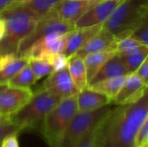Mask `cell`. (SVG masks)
<instances>
[{
	"mask_svg": "<svg viewBox=\"0 0 148 147\" xmlns=\"http://www.w3.org/2000/svg\"><path fill=\"white\" fill-rule=\"evenodd\" d=\"M148 115V87L136 101L117 105L97 126L98 147H135L138 132Z\"/></svg>",
	"mask_w": 148,
	"mask_h": 147,
	"instance_id": "1",
	"label": "cell"
},
{
	"mask_svg": "<svg viewBox=\"0 0 148 147\" xmlns=\"http://www.w3.org/2000/svg\"><path fill=\"white\" fill-rule=\"evenodd\" d=\"M6 21L7 31L0 42V55L16 53L20 42L29 36L42 18L24 4L12 6L0 13Z\"/></svg>",
	"mask_w": 148,
	"mask_h": 147,
	"instance_id": "2",
	"label": "cell"
},
{
	"mask_svg": "<svg viewBox=\"0 0 148 147\" xmlns=\"http://www.w3.org/2000/svg\"><path fill=\"white\" fill-rule=\"evenodd\" d=\"M148 11V0H123L102 29L112 32L117 39L130 36Z\"/></svg>",
	"mask_w": 148,
	"mask_h": 147,
	"instance_id": "3",
	"label": "cell"
},
{
	"mask_svg": "<svg viewBox=\"0 0 148 147\" xmlns=\"http://www.w3.org/2000/svg\"><path fill=\"white\" fill-rule=\"evenodd\" d=\"M62 101L49 90H38L34 93L30 101L10 119L22 131L41 128L45 116Z\"/></svg>",
	"mask_w": 148,
	"mask_h": 147,
	"instance_id": "4",
	"label": "cell"
},
{
	"mask_svg": "<svg viewBox=\"0 0 148 147\" xmlns=\"http://www.w3.org/2000/svg\"><path fill=\"white\" fill-rule=\"evenodd\" d=\"M78 112L77 94L62 99L44 118L40 133L49 147H58L63 133Z\"/></svg>",
	"mask_w": 148,
	"mask_h": 147,
	"instance_id": "5",
	"label": "cell"
},
{
	"mask_svg": "<svg viewBox=\"0 0 148 147\" xmlns=\"http://www.w3.org/2000/svg\"><path fill=\"white\" fill-rule=\"evenodd\" d=\"M110 109L108 105L93 111H78L66 128L58 147L78 146L81 140L100 124Z\"/></svg>",
	"mask_w": 148,
	"mask_h": 147,
	"instance_id": "6",
	"label": "cell"
},
{
	"mask_svg": "<svg viewBox=\"0 0 148 147\" xmlns=\"http://www.w3.org/2000/svg\"><path fill=\"white\" fill-rule=\"evenodd\" d=\"M75 23L63 20L56 16V14L44 16L38 22L33 31L20 42L16 55L17 56H20L34 42L49 35H65L75 30Z\"/></svg>",
	"mask_w": 148,
	"mask_h": 147,
	"instance_id": "7",
	"label": "cell"
},
{
	"mask_svg": "<svg viewBox=\"0 0 148 147\" xmlns=\"http://www.w3.org/2000/svg\"><path fill=\"white\" fill-rule=\"evenodd\" d=\"M30 88L6 87L0 92V116L10 118L23 108L33 97Z\"/></svg>",
	"mask_w": 148,
	"mask_h": 147,
	"instance_id": "8",
	"label": "cell"
},
{
	"mask_svg": "<svg viewBox=\"0 0 148 147\" xmlns=\"http://www.w3.org/2000/svg\"><path fill=\"white\" fill-rule=\"evenodd\" d=\"M39 90H49L62 100L76 95L80 92L71 78L68 67L61 71L51 73Z\"/></svg>",
	"mask_w": 148,
	"mask_h": 147,
	"instance_id": "9",
	"label": "cell"
},
{
	"mask_svg": "<svg viewBox=\"0 0 148 147\" xmlns=\"http://www.w3.org/2000/svg\"><path fill=\"white\" fill-rule=\"evenodd\" d=\"M123 0H101L75 22L76 29L103 24Z\"/></svg>",
	"mask_w": 148,
	"mask_h": 147,
	"instance_id": "10",
	"label": "cell"
},
{
	"mask_svg": "<svg viewBox=\"0 0 148 147\" xmlns=\"http://www.w3.org/2000/svg\"><path fill=\"white\" fill-rule=\"evenodd\" d=\"M117 43V37L112 32L101 28V30L92 38H90L86 44L75 55L84 58L86 55L96 52L116 51Z\"/></svg>",
	"mask_w": 148,
	"mask_h": 147,
	"instance_id": "11",
	"label": "cell"
},
{
	"mask_svg": "<svg viewBox=\"0 0 148 147\" xmlns=\"http://www.w3.org/2000/svg\"><path fill=\"white\" fill-rule=\"evenodd\" d=\"M98 2L90 0H61L54 10L58 17L74 23Z\"/></svg>",
	"mask_w": 148,
	"mask_h": 147,
	"instance_id": "12",
	"label": "cell"
},
{
	"mask_svg": "<svg viewBox=\"0 0 148 147\" xmlns=\"http://www.w3.org/2000/svg\"><path fill=\"white\" fill-rule=\"evenodd\" d=\"M147 88V86L145 85L136 73L129 74L127 75L123 86L112 103L115 105H123L133 102L144 94Z\"/></svg>",
	"mask_w": 148,
	"mask_h": 147,
	"instance_id": "13",
	"label": "cell"
},
{
	"mask_svg": "<svg viewBox=\"0 0 148 147\" xmlns=\"http://www.w3.org/2000/svg\"><path fill=\"white\" fill-rule=\"evenodd\" d=\"M101 28L102 24H98L91 27L75 29V30L68 33L67 46L63 54H65L68 57L75 55L86 44L90 38L97 34Z\"/></svg>",
	"mask_w": 148,
	"mask_h": 147,
	"instance_id": "14",
	"label": "cell"
},
{
	"mask_svg": "<svg viewBox=\"0 0 148 147\" xmlns=\"http://www.w3.org/2000/svg\"><path fill=\"white\" fill-rule=\"evenodd\" d=\"M111 104L105 94L87 87L77 94V107L79 112L93 111Z\"/></svg>",
	"mask_w": 148,
	"mask_h": 147,
	"instance_id": "15",
	"label": "cell"
},
{
	"mask_svg": "<svg viewBox=\"0 0 148 147\" xmlns=\"http://www.w3.org/2000/svg\"><path fill=\"white\" fill-rule=\"evenodd\" d=\"M128 75L129 73L126 68L122 59L118 54H116L101 67V68L96 74V75L91 80L88 86H90L92 84L107 79L115 78L119 76H126Z\"/></svg>",
	"mask_w": 148,
	"mask_h": 147,
	"instance_id": "16",
	"label": "cell"
},
{
	"mask_svg": "<svg viewBox=\"0 0 148 147\" xmlns=\"http://www.w3.org/2000/svg\"><path fill=\"white\" fill-rule=\"evenodd\" d=\"M116 54V51H101L89 54L83 58L88 83L96 75L101 67Z\"/></svg>",
	"mask_w": 148,
	"mask_h": 147,
	"instance_id": "17",
	"label": "cell"
},
{
	"mask_svg": "<svg viewBox=\"0 0 148 147\" xmlns=\"http://www.w3.org/2000/svg\"><path fill=\"white\" fill-rule=\"evenodd\" d=\"M68 68L74 83L79 91L88 87V81L83 58L76 55H71L69 57Z\"/></svg>",
	"mask_w": 148,
	"mask_h": 147,
	"instance_id": "18",
	"label": "cell"
},
{
	"mask_svg": "<svg viewBox=\"0 0 148 147\" xmlns=\"http://www.w3.org/2000/svg\"><path fill=\"white\" fill-rule=\"evenodd\" d=\"M126 77H127V75L107 79V80L96 82V83L92 84L88 87L95 91L100 92V93L105 94L106 96H108L109 98V100L111 101V104H112L113 101L114 100V98L118 94L119 91L121 90V87L123 86Z\"/></svg>",
	"mask_w": 148,
	"mask_h": 147,
	"instance_id": "19",
	"label": "cell"
},
{
	"mask_svg": "<svg viewBox=\"0 0 148 147\" xmlns=\"http://www.w3.org/2000/svg\"><path fill=\"white\" fill-rule=\"evenodd\" d=\"M36 81L29 64H27L8 81L7 86L11 88H30Z\"/></svg>",
	"mask_w": 148,
	"mask_h": 147,
	"instance_id": "20",
	"label": "cell"
},
{
	"mask_svg": "<svg viewBox=\"0 0 148 147\" xmlns=\"http://www.w3.org/2000/svg\"><path fill=\"white\" fill-rule=\"evenodd\" d=\"M29 59L25 56H18L13 62L8 63L0 70V85L7 86L8 81L15 76L23 67L29 64Z\"/></svg>",
	"mask_w": 148,
	"mask_h": 147,
	"instance_id": "21",
	"label": "cell"
},
{
	"mask_svg": "<svg viewBox=\"0 0 148 147\" xmlns=\"http://www.w3.org/2000/svg\"><path fill=\"white\" fill-rule=\"evenodd\" d=\"M148 55V46L143 45L137 52L121 57L129 74L135 73Z\"/></svg>",
	"mask_w": 148,
	"mask_h": 147,
	"instance_id": "22",
	"label": "cell"
},
{
	"mask_svg": "<svg viewBox=\"0 0 148 147\" xmlns=\"http://www.w3.org/2000/svg\"><path fill=\"white\" fill-rule=\"evenodd\" d=\"M61 0H30L24 4L41 17L54 14V10Z\"/></svg>",
	"mask_w": 148,
	"mask_h": 147,
	"instance_id": "23",
	"label": "cell"
},
{
	"mask_svg": "<svg viewBox=\"0 0 148 147\" xmlns=\"http://www.w3.org/2000/svg\"><path fill=\"white\" fill-rule=\"evenodd\" d=\"M143 45L144 44L140 43L134 38L127 36L118 40L116 51L121 57H123L137 52Z\"/></svg>",
	"mask_w": 148,
	"mask_h": 147,
	"instance_id": "24",
	"label": "cell"
},
{
	"mask_svg": "<svg viewBox=\"0 0 148 147\" xmlns=\"http://www.w3.org/2000/svg\"><path fill=\"white\" fill-rule=\"evenodd\" d=\"M29 64L36 81L46 75H49L53 72L52 66L46 59H29Z\"/></svg>",
	"mask_w": 148,
	"mask_h": 147,
	"instance_id": "25",
	"label": "cell"
},
{
	"mask_svg": "<svg viewBox=\"0 0 148 147\" xmlns=\"http://www.w3.org/2000/svg\"><path fill=\"white\" fill-rule=\"evenodd\" d=\"M45 59L52 66L53 72L61 71V70L66 68L69 64V57L63 53L51 54V55H47Z\"/></svg>",
	"mask_w": 148,
	"mask_h": 147,
	"instance_id": "26",
	"label": "cell"
},
{
	"mask_svg": "<svg viewBox=\"0 0 148 147\" xmlns=\"http://www.w3.org/2000/svg\"><path fill=\"white\" fill-rule=\"evenodd\" d=\"M140 43L148 46V11L139 27L130 36Z\"/></svg>",
	"mask_w": 148,
	"mask_h": 147,
	"instance_id": "27",
	"label": "cell"
},
{
	"mask_svg": "<svg viewBox=\"0 0 148 147\" xmlns=\"http://www.w3.org/2000/svg\"><path fill=\"white\" fill-rule=\"evenodd\" d=\"M22 129L16 125L10 118H3L0 120V141L2 139L13 133H21Z\"/></svg>",
	"mask_w": 148,
	"mask_h": 147,
	"instance_id": "28",
	"label": "cell"
},
{
	"mask_svg": "<svg viewBox=\"0 0 148 147\" xmlns=\"http://www.w3.org/2000/svg\"><path fill=\"white\" fill-rule=\"evenodd\" d=\"M148 141V115L142 123L135 140V147H142Z\"/></svg>",
	"mask_w": 148,
	"mask_h": 147,
	"instance_id": "29",
	"label": "cell"
},
{
	"mask_svg": "<svg viewBox=\"0 0 148 147\" xmlns=\"http://www.w3.org/2000/svg\"><path fill=\"white\" fill-rule=\"evenodd\" d=\"M77 147H98L97 145V126L90 131L79 143Z\"/></svg>",
	"mask_w": 148,
	"mask_h": 147,
	"instance_id": "30",
	"label": "cell"
},
{
	"mask_svg": "<svg viewBox=\"0 0 148 147\" xmlns=\"http://www.w3.org/2000/svg\"><path fill=\"white\" fill-rule=\"evenodd\" d=\"M19 133H13L5 136L1 141V147H19Z\"/></svg>",
	"mask_w": 148,
	"mask_h": 147,
	"instance_id": "31",
	"label": "cell"
},
{
	"mask_svg": "<svg viewBox=\"0 0 148 147\" xmlns=\"http://www.w3.org/2000/svg\"><path fill=\"white\" fill-rule=\"evenodd\" d=\"M135 73L140 76L145 85L148 87V55Z\"/></svg>",
	"mask_w": 148,
	"mask_h": 147,
	"instance_id": "32",
	"label": "cell"
},
{
	"mask_svg": "<svg viewBox=\"0 0 148 147\" xmlns=\"http://www.w3.org/2000/svg\"><path fill=\"white\" fill-rule=\"evenodd\" d=\"M16 3V0H0V13L10 7Z\"/></svg>",
	"mask_w": 148,
	"mask_h": 147,
	"instance_id": "33",
	"label": "cell"
},
{
	"mask_svg": "<svg viewBox=\"0 0 148 147\" xmlns=\"http://www.w3.org/2000/svg\"><path fill=\"white\" fill-rule=\"evenodd\" d=\"M6 31H7L6 21L3 17L0 16V42L4 38Z\"/></svg>",
	"mask_w": 148,
	"mask_h": 147,
	"instance_id": "34",
	"label": "cell"
},
{
	"mask_svg": "<svg viewBox=\"0 0 148 147\" xmlns=\"http://www.w3.org/2000/svg\"><path fill=\"white\" fill-rule=\"evenodd\" d=\"M29 2H30V0H16V3L13 6H16V5H22V4H26L28 3Z\"/></svg>",
	"mask_w": 148,
	"mask_h": 147,
	"instance_id": "35",
	"label": "cell"
},
{
	"mask_svg": "<svg viewBox=\"0 0 148 147\" xmlns=\"http://www.w3.org/2000/svg\"><path fill=\"white\" fill-rule=\"evenodd\" d=\"M6 87H7V86H2V85H0V92H1L2 90H3Z\"/></svg>",
	"mask_w": 148,
	"mask_h": 147,
	"instance_id": "36",
	"label": "cell"
},
{
	"mask_svg": "<svg viewBox=\"0 0 148 147\" xmlns=\"http://www.w3.org/2000/svg\"><path fill=\"white\" fill-rule=\"evenodd\" d=\"M142 147H148V142L147 143V144H145V145H144Z\"/></svg>",
	"mask_w": 148,
	"mask_h": 147,
	"instance_id": "37",
	"label": "cell"
},
{
	"mask_svg": "<svg viewBox=\"0 0 148 147\" xmlns=\"http://www.w3.org/2000/svg\"><path fill=\"white\" fill-rule=\"evenodd\" d=\"M90 1H96V2H100V1H101V0H90Z\"/></svg>",
	"mask_w": 148,
	"mask_h": 147,
	"instance_id": "38",
	"label": "cell"
},
{
	"mask_svg": "<svg viewBox=\"0 0 148 147\" xmlns=\"http://www.w3.org/2000/svg\"><path fill=\"white\" fill-rule=\"evenodd\" d=\"M3 118H4V117H1V116H0V120H3Z\"/></svg>",
	"mask_w": 148,
	"mask_h": 147,
	"instance_id": "39",
	"label": "cell"
},
{
	"mask_svg": "<svg viewBox=\"0 0 148 147\" xmlns=\"http://www.w3.org/2000/svg\"><path fill=\"white\" fill-rule=\"evenodd\" d=\"M0 147H1V141H0Z\"/></svg>",
	"mask_w": 148,
	"mask_h": 147,
	"instance_id": "40",
	"label": "cell"
},
{
	"mask_svg": "<svg viewBox=\"0 0 148 147\" xmlns=\"http://www.w3.org/2000/svg\"><path fill=\"white\" fill-rule=\"evenodd\" d=\"M147 142H148V141H147Z\"/></svg>",
	"mask_w": 148,
	"mask_h": 147,
	"instance_id": "41",
	"label": "cell"
}]
</instances>
